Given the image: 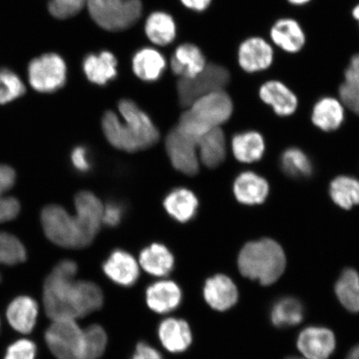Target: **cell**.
I'll use <instances>...</instances> for the list:
<instances>
[{
    "label": "cell",
    "mask_w": 359,
    "mask_h": 359,
    "mask_svg": "<svg viewBox=\"0 0 359 359\" xmlns=\"http://www.w3.org/2000/svg\"><path fill=\"white\" fill-rule=\"evenodd\" d=\"M78 266L72 260L58 263L43 285V306L53 320H77L102 307L103 294L93 282L75 280Z\"/></svg>",
    "instance_id": "1"
},
{
    "label": "cell",
    "mask_w": 359,
    "mask_h": 359,
    "mask_svg": "<svg viewBox=\"0 0 359 359\" xmlns=\"http://www.w3.org/2000/svg\"><path fill=\"white\" fill-rule=\"evenodd\" d=\"M76 215H71L60 205L43 210L41 222L45 235L53 243L65 248L81 249L88 246L100 230L103 205L89 191L75 196Z\"/></svg>",
    "instance_id": "2"
},
{
    "label": "cell",
    "mask_w": 359,
    "mask_h": 359,
    "mask_svg": "<svg viewBox=\"0 0 359 359\" xmlns=\"http://www.w3.org/2000/svg\"><path fill=\"white\" fill-rule=\"evenodd\" d=\"M118 109L123 121L114 111H107L102 120L103 133L112 147L135 152L158 142V130L136 103L123 100L119 102Z\"/></svg>",
    "instance_id": "3"
},
{
    "label": "cell",
    "mask_w": 359,
    "mask_h": 359,
    "mask_svg": "<svg viewBox=\"0 0 359 359\" xmlns=\"http://www.w3.org/2000/svg\"><path fill=\"white\" fill-rule=\"evenodd\" d=\"M241 275L263 285L280 279L286 267L284 250L276 241L262 239L247 243L238 257Z\"/></svg>",
    "instance_id": "4"
},
{
    "label": "cell",
    "mask_w": 359,
    "mask_h": 359,
    "mask_svg": "<svg viewBox=\"0 0 359 359\" xmlns=\"http://www.w3.org/2000/svg\"><path fill=\"white\" fill-rule=\"evenodd\" d=\"M86 4L93 20L109 31L130 28L142 13L141 0H87Z\"/></svg>",
    "instance_id": "5"
},
{
    "label": "cell",
    "mask_w": 359,
    "mask_h": 359,
    "mask_svg": "<svg viewBox=\"0 0 359 359\" xmlns=\"http://www.w3.org/2000/svg\"><path fill=\"white\" fill-rule=\"evenodd\" d=\"M231 80L232 73L227 66L208 62L205 69L195 77L180 79L177 83L180 103L183 107H190L206 94L226 90Z\"/></svg>",
    "instance_id": "6"
},
{
    "label": "cell",
    "mask_w": 359,
    "mask_h": 359,
    "mask_svg": "<svg viewBox=\"0 0 359 359\" xmlns=\"http://www.w3.org/2000/svg\"><path fill=\"white\" fill-rule=\"evenodd\" d=\"M276 49L269 40L260 35H250L238 44L236 61L238 69L247 75L266 73L275 64Z\"/></svg>",
    "instance_id": "7"
},
{
    "label": "cell",
    "mask_w": 359,
    "mask_h": 359,
    "mask_svg": "<svg viewBox=\"0 0 359 359\" xmlns=\"http://www.w3.org/2000/svg\"><path fill=\"white\" fill-rule=\"evenodd\" d=\"M234 102L226 90L206 94L193 102L186 112L206 130L219 128L231 118Z\"/></svg>",
    "instance_id": "8"
},
{
    "label": "cell",
    "mask_w": 359,
    "mask_h": 359,
    "mask_svg": "<svg viewBox=\"0 0 359 359\" xmlns=\"http://www.w3.org/2000/svg\"><path fill=\"white\" fill-rule=\"evenodd\" d=\"M28 77L29 84L35 91L55 93L66 83L67 65L57 53H45L29 62Z\"/></svg>",
    "instance_id": "9"
},
{
    "label": "cell",
    "mask_w": 359,
    "mask_h": 359,
    "mask_svg": "<svg viewBox=\"0 0 359 359\" xmlns=\"http://www.w3.org/2000/svg\"><path fill=\"white\" fill-rule=\"evenodd\" d=\"M45 340L57 359L80 358L83 330L76 320H53L45 334Z\"/></svg>",
    "instance_id": "10"
},
{
    "label": "cell",
    "mask_w": 359,
    "mask_h": 359,
    "mask_svg": "<svg viewBox=\"0 0 359 359\" xmlns=\"http://www.w3.org/2000/svg\"><path fill=\"white\" fill-rule=\"evenodd\" d=\"M267 39L285 55H296L306 46L308 37L302 22L291 16L278 18L269 26Z\"/></svg>",
    "instance_id": "11"
},
{
    "label": "cell",
    "mask_w": 359,
    "mask_h": 359,
    "mask_svg": "<svg viewBox=\"0 0 359 359\" xmlns=\"http://www.w3.org/2000/svg\"><path fill=\"white\" fill-rule=\"evenodd\" d=\"M259 100L269 106L273 114L281 118L294 115L299 106L297 93L279 79H268L260 83L257 89Z\"/></svg>",
    "instance_id": "12"
},
{
    "label": "cell",
    "mask_w": 359,
    "mask_h": 359,
    "mask_svg": "<svg viewBox=\"0 0 359 359\" xmlns=\"http://www.w3.org/2000/svg\"><path fill=\"white\" fill-rule=\"evenodd\" d=\"M165 149L172 165L179 172L194 176L199 170L197 142L177 128L172 130L165 139Z\"/></svg>",
    "instance_id": "13"
},
{
    "label": "cell",
    "mask_w": 359,
    "mask_h": 359,
    "mask_svg": "<svg viewBox=\"0 0 359 359\" xmlns=\"http://www.w3.org/2000/svg\"><path fill=\"white\" fill-rule=\"evenodd\" d=\"M335 337L325 327H309L299 335L297 346L305 358L327 359L335 348Z\"/></svg>",
    "instance_id": "14"
},
{
    "label": "cell",
    "mask_w": 359,
    "mask_h": 359,
    "mask_svg": "<svg viewBox=\"0 0 359 359\" xmlns=\"http://www.w3.org/2000/svg\"><path fill=\"white\" fill-rule=\"evenodd\" d=\"M345 107L339 97L322 96L314 102L311 120L314 126L324 132H333L344 122Z\"/></svg>",
    "instance_id": "15"
},
{
    "label": "cell",
    "mask_w": 359,
    "mask_h": 359,
    "mask_svg": "<svg viewBox=\"0 0 359 359\" xmlns=\"http://www.w3.org/2000/svg\"><path fill=\"white\" fill-rule=\"evenodd\" d=\"M208 65L201 48L192 43L180 45L170 58V69L181 79H191L200 74Z\"/></svg>",
    "instance_id": "16"
},
{
    "label": "cell",
    "mask_w": 359,
    "mask_h": 359,
    "mask_svg": "<svg viewBox=\"0 0 359 359\" xmlns=\"http://www.w3.org/2000/svg\"><path fill=\"white\" fill-rule=\"evenodd\" d=\"M204 297L215 311H224L234 306L237 302L238 290L230 278L217 275L205 282Z\"/></svg>",
    "instance_id": "17"
},
{
    "label": "cell",
    "mask_w": 359,
    "mask_h": 359,
    "mask_svg": "<svg viewBox=\"0 0 359 359\" xmlns=\"http://www.w3.org/2000/svg\"><path fill=\"white\" fill-rule=\"evenodd\" d=\"M103 271L116 284L131 286L139 277V266L131 255L122 250L114 251L103 264Z\"/></svg>",
    "instance_id": "18"
},
{
    "label": "cell",
    "mask_w": 359,
    "mask_h": 359,
    "mask_svg": "<svg viewBox=\"0 0 359 359\" xmlns=\"http://www.w3.org/2000/svg\"><path fill=\"white\" fill-rule=\"evenodd\" d=\"M234 194L240 203L246 205L262 204L269 192L266 179L253 172H242L234 182Z\"/></svg>",
    "instance_id": "19"
},
{
    "label": "cell",
    "mask_w": 359,
    "mask_h": 359,
    "mask_svg": "<svg viewBox=\"0 0 359 359\" xmlns=\"http://www.w3.org/2000/svg\"><path fill=\"white\" fill-rule=\"evenodd\" d=\"M337 93L345 109L359 116V52L349 57Z\"/></svg>",
    "instance_id": "20"
},
{
    "label": "cell",
    "mask_w": 359,
    "mask_h": 359,
    "mask_svg": "<svg viewBox=\"0 0 359 359\" xmlns=\"http://www.w3.org/2000/svg\"><path fill=\"white\" fill-rule=\"evenodd\" d=\"M182 300L179 286L170 280H161L151 285L147 290V302L151 311L168 313L176 309Z\"/></svg>",
    "instance_id": "21"
},
{
    "label": "cell",
    "mask_w": 359,
    "mask_h": 359,
    "mask_svg": "<svg viewBox=\"0 0 359 359\" xmlns=\"http://www.w3.org/2000/svg\"><path fill=\"white\" fill-rule=\"evenodd\" d=\"M38 313V304L34 299L28 296H20L8 305L6 316L13 329L26 334L34 330Z\"/></svg>",
    "instance_id": "22"
},
{
    "label": "cell",
    "mask_w": 359,
    "mask_h": 359,
    "mask_svg": "<svg viewBox=\"0 0 359 359\" xmlns=\"http://www.w3.org/2000/svg\"><path fill=\"white\" fill-rule=\"evenodd\" d=\"M158 333L161 344L172 353L186 351L191 344V332L185 320L168 318L161 322Z\"/></svg>",
    "instance_id": "23"
},
{
    "label": "cell",
    "mask_w": 359,
    "mask_h": 359,
    "mask_svg": "<svg viewBox=\"0 0 359 359\" xmlns=\"http://www.w3.org/2000/svg\"><path fill=\"white\" fill-rule=\"evenodd\" d=\"M199 158L205 167L215 168L221 165L226 156V142L222 130L210 129L197 142Z\"/></svg>",
    "instance_id": "24"
},
{
    "label": "cell",
    "mask_w": 359,
    "mask_h": 359,
    "mask_svg": "<svg viewBox=\"0 0 359 359\" xmlns=\"http://www.w3.org/2000/svg\"><path fill=\"white\" fill-rule=\"evenodd\" d=\"M231 148L237 161L243 163H253L262 158L266 151V142L262 134L246 131L235 135Z\"/></svg>",
    "instance_id": "25"
},
{
    "label": "cell",
    "mask_w": 359,
    "mask_h": 359,
    "mask_svg": "<svg viewBox=\"0 0 359 359\" xmlns=\"http://www.w3.org/2000/svg\"><path fill=\"white\" fill-rule=\"evenodd\" d=\"M118 61L111 53L103 51L100 55H89L83 61L85 75L93 83L105 85L109 81L114 79Z\"/></svg>",
    "instance_id": "26"
},
{
    "label": "cell",
    "mask_w": 359,
    "mask_h": 359,
    "mask_svg": "<svg viewBox=\"0 0 359 359\" xmlns=\"http://www.w3.org/2000/svg\"><path fill=\"white\" fill-rule=\"evenodd\" d=\"M198 200L192 191L186 188H177L170 192L164 200V208L168 213L182 223L194 218L198 209Z\"/></svg>",
    "instance_id": "27"
},
{
    "label": "cell",
    "mask_w": 359,
    "mask_h": 359,
    "mask_svg": "<svg viewBox=\"0 0 359 359\" xmlns=\"http://www.w3.org/2000/svg\"><path fill=\"white\" fill-rule=\"evenodd\" d=\"M167 67L165 57L154 48H145L133 57V69L137 77L145 82H154L163 75Z\"/></svg>",
    "instance_id": "28"
},
{
    "label": "cell",
    "mask_w": 359,
    "mask_h": 359,
    "mask_svg": "<svg viewBox=\"0 0 359 359\" xmlns=\"http://www.w3.org/2000/svg\"><path fill=\"white\" fill-rule=\"evenodd\" d=\"M140 264L150 275L164 277L172 271L174 257L165 245L152 244L142 251Z\"/></svg>",
    "instance_id": "29"
},
{
    "label": "cell",
    "mask_w": 359,
    "mask_h": 359,
    "mask_svg": "<svg viewBox=\"0 0 359 359\" xmlns=\"http://www.w3.org/2000/svg\"><path fill=\"white\" fill-rule=\"evenodd\" d=\"M147 38L158 46H165L176 37V25L172 17L163 12H155L148 17L145 25Z\"/></svg>",
    "instance_id": "30"
},
{
    "label": "cell",
    "mask_w": 359,
    "mask_h": 359,
    "mask_svg": "<svg viewBox=\"0 0 359 359\" xmlns=\"http://www.w3.org/2000/svg\"><path fill=\"white\" fill-rule=\"evenodd\" d=\"M330 195L332 201L344 210L359 205V181L349 176H339L331 182Z\"/></svg>",
    "instance_id": "31"
},
{
    "label": "cell",
    "mask_w": 359,
    "mask_h": 359,
    "mask_svg": "<svg viewBox=\"0 0 359 359\" xmlns=\"http://www.w3.org/2000/svg\"><path fill=\"white\" fill-rule=\"evenodd\" d=\"M303 318V305L298 299L290 297L278 300L271 313L273 325L279 327L297 325Z\"/></svg>",
    "instance_id": "32"
},
{
    "label": "cell",
    "mask_w": 359,
    "mask_h": 359,
    "mask_svg": "<svg viewBox=\"0 0 359 359\" xmlns=\"http://www.w3.org/2000/svg\"><path fill=\"white\" fill-rule=\"evenodd\" d=\"M358 288L359 275L353 269H345L335 285V293L339 302L348 311L353 313H358Z\"/></svg>",
    "instance_id": "33"
},
{
    "label": "cell",
    "mask_w": 359,
    "mask_h": 359,
    "mask_svg": "<svg viewBox=\"0 0 359 359\" xmlns=\"http://www.w3.org/2000/svg\"><path fill=\"white\" fill-rule=\"evenodd\" d=\"M280 165L283 172L290 177L305 178L311 177L313 173L311 159L297 147H290L283 152Z\"/></svg>",
    "instance_id": "34"
},
{
    "label": "cell",
    "mask_w": 359,
    "mask_h": 359,
    "mask_svg": "<svg viewBox=\"0 0 359 359\" xmlns=\"http://www.w3.org/2000/svg\"><path fill=\"white\" fill-rule=\"evenodd\" d=\"M107 337L102 327L93 325L83 330L82 349L79 359H98L104 353Z\"/></svg>",
    "instance_id": "35"
},
{
    "label": "cell",
    "mask_w": 359,
    "mask_h": 359,
    "mask_svg": "<svg viewBox=\"0 0 359 359\" xmlns=\"http://www.w3.org/2000/svg\"><path fill=\"white\" fill-rule=\"evenodd\" d=\"M26 260V250L15 236L0 231V264L15 266Z\"/></svg>",
    "instance_id": "36"
},
{
    "label": "cell",
    "mask_w": 359,
    "mask_h": 359,
    "mask_svg": "<svg viewBox=\"0 0 359 359\" xmlns=\"http://www.w3.org/2000/svg\"><path fill=\"white\" fill-rule=\"evenodd\" d=\"M25 92V85L19 76L8 69H0V104L16 100Z\"/></svg>",
    "instance_id": "37"
},
{
    "label": "cell",
    "mask_w": 359,
    "mask_h": 359,
    "mask_svg": "<svg viewBox=\"0 0 359 359\" xmlns=\"http://www.w3.org/2000/svg\"><path fill=\"white\" fill-rule=\"evenodd\" d=\"M87 0H50L48 11L58 20L74 17L83 10Z\"/></svg>",
    "instance_id": "38"
},
{
    "label": "cell",
    "mask_w": 359,
    "mask_h": 359,
    "mask_svg": "<svg viewBox=\"0 0 359 359\" xmlns=\"http://www.w3.org/2000/svg\"><path fill=\"white\" fill-rule=\"evenodd\" d=\"M36 353L37 348L32 341L20 339L8 348L4 359H35Z\"/></svg>",
    "instance_id": "39"
},
{
    "label": "cell",
    "mask_w": 359,
    "mask_h": 359,
    "mask_svg": "<svg viewBox=\"0 0 359 359\" xmlns=\"http://www.w3.org/2000/svg\"><path fill=\"white\" fill-rule=\"evenodd\" d=\"M20 212V204L15 197H0V223L15 219Z\"/></svg>",
    "instance_id": "40"
},
{
    "label": "cell",
    "mask_w": 359,
    "mask_h": 359,
    "mask_svg": "<svg viewBox=\"0 0 359 359\" xmlns=\"http://www.w3.org/2000/svg\"><path fill=\"white\" fill-rule=\"evenodd\" d=\"M71 161L74 168L79 172H88L92 168L89 152L86 147L82 146L75 147L72 151Z\"/></svg>",
    "instance_id": "41"
},
{
    "label": "cell",
    "mask_w": 359,
    "mask_h": 359,
    "mask_svg": "<svg viewBox=\"0 0 359 359\" xmlns=\"http://www.w3.org/2000/svg\"><path fill=\"white\" fill-rule=\"evenodd\" d=\"M123 215V206L116 202H111L106 206H103L102 223L107 226H116L122 219Z\"/></svg>",
    "instance_id": "42"
},
{
    "label": "cell",
    "mask_w": 359,
    "mask_h": 359,
    "mask_svg": "<svg viewBox=\"0 0 359 359\" xmlns=\"http://www.w3.org/2000/svg\"><path fill=\"white\" fill-rule=\"evenodd\" d=\"M16 173L10 165H0V197L15 186Z\"/></svg>",
    "instance_id": "43"
},
{
    "label": "cell",
    "mask_w": 359,
    "mask_h": 359,
    "mask_svg": "<svg viewBox=\"0 0 359 359\" xmlns=\"http://www.w3.org/2000/svg\"><path fill=\"white\" fill-rule=\"evenodd\" d=\"M132 359H163L161 354L156 349L145 343L137 344L136 351Z\"/></svg>",
    "instance_id": "44"
},
{
    "label": "cell",
    "mask_w": 359,
    "mask_h": 359,
    "mask_svg": "<svg viewBox=\"0 0 359 359\" xmlns=\"http://www.w3.org/2000/svg\"><path fill=\"white\" fill-rule=\"evenodd\" d=\"M184 6L197 12H203L210 7L212 0H181Z\"/></svg>",
    "instance_id": "45"
},
{
    "label": "cell",
    "mask_w": 359,
    "mask_h": 359,
    "mask_svg": "<svg viewBox=\"0 0 359 359\" xmlns=\"http://www.w3.org/2000/svg\"><path fill=\"white\" fill-rule=\"evenodd\" d=\"M290 6L294 8H304L313 2V0H285Z\"/></svg>",
    "instance_id": "46"
},
{
    "label": "cell",
    "mask_w": 359,
    "mask_h": 359,
    "mask_svg": "<svg viewBox=\"0 0 359 359\" xmlns=\"http://www.w3.org/2000/svg\"><path fill=\"white\" fill-rule=\"evenodd\" d=\"M350 15H351L352 20L356 22L359 29V2L354 4L350 11Z\"/></svg>",
    "instance_id": "47"
},
{
    "label": "cell",
    "mask_w": 359,
    "mask_h": 359,
    "mask_svg": "<svg viewBox=\"0 0 359 359\" xmlns=\"http://www.w3.org/2000/svg\"><path fill=\"white\" fill-rule=\"evenodd\" d=\"M347 359H359V344L350 351Z\"/></svg>",
    "instance_id": "48"
},
{
    "label": "cell",
    "mask_w": 359,
    "mask_h": 359,
    "mask_svg": "<svg viewBox=\"0 0 359 359\" xmlns=\"http://www.w3.org/2000/svg\"><path fill=\"white\" fill-rule=\"evenodd\" d=\"M286 359H307V358H299V357H290V358H287Z\"/></svg>",
    "instance_id": "49"
},
{
    "label": "cell",
    "mask_w": 359,
    "mask_h": 359,
    "mask_svg": "<svg viewBox=\"0 0 359 359\" xmlns=\"http://www.w3.org/2000/svg\"><path fill=\"white\" fill-rule=\"evenodd\" d=\"M358 305H359V290H358Z\"/></svg>",
    "instance_id": "50"
},
{
    "label": "cell",
    "mask_w": 359,
    "mask_h": 359,
    "mask_svg": "<svg viewBox=\"0 0 359 359\" xmlns=\"http://www.w3.org/2000/svg\"><path fill=\"white\" fill-rule=\"evenodd\" d=\"M0 281H1V276H0Z\"/></svg>",
    "instance_id": "51"
}]
</instances>
